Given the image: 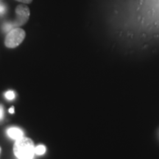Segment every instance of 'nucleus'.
Segmentation results:
<instances>
[{
  "label": "nucleus",
  "instance_id": "nucleus-1",
  "mask_svg": "<svg viewBox=\"0 0 159 159\" xmlns=\"http://www.w3.org/2000/svg\"><path fill=\"white\" fill-rule=\"evenodd\" d=\"M13 152L18 159H33L35 147L32 139L23 137L16 142Z\"/></svg>",
  "mask_w": 159,
  "mask_h": 159
},
{
  "label": "nucleus",
  "instance_id": "nucleus-2",
  "mask_svg": "<svg viewBox=\"0 0 159 159\" xmlns=\"http://www.w3.org/2000/svg\"><path fill=\"white\" fill-rule=\"evenodd\" d=\"M25 35V32L24 30L16 27L7 33L5 41V46L8 48H15L24 41Z\"/></svg>",
  "mask_w": 159,
  "mask_h": 159
},
{
  "label": "nucleus",
  "instance_id": "nucleus-3",
  "mask_svg": "<svg viewBox=\"0 0 159 159\" xmlns=\"http://www.w3.org/2000/svg\"><path fill=\"white\" fill-rule=\"evenodd\" d=\"M16 13L17 19L13 22H11L15 28L27 22L30 16V9L25 5H19L16 9Z\"/></svg>",
  "mask_w": 159,
  "mask_h": 159
},
{
  "label": "nucleus",
  "instance_id": "nucleus-4",
  "mask_svg": "<svg viewBox=\"0 0 159 159\" xmlns=\"http://www.w3.org/2000/svg\"><path fill=\"white\" fill-rule=\"evenodd\" d=\"M7 134L8 135L10 138L14 139L16 141L19 140V139L24 137L23 131L19 128H16V127H12V128L7 129Z\"/></svg>",
  "mask_w": 159,
  "mask_h": 159
},
{
  "label": "nucleus",
  "instance_id": "nucleus-5",
  "mask_svg": "<svg viewBox=\"0 0 159 159\" xmlns=\"http://www.w3.org/2000/svg\"><path fill=\"white\" fill-rule=\"evenodd\" d=\"M46 152V148L43 145H39L35 148V154L38 156H42Z\"/></svg>",
  "mask_w": 159,
  "mask_h": 159
},
{
  "label": "nucleus",
  "instance_id": "nucleus-6",
  "mask_svg": "<svg viewBox=\"0 0 159 159\" xmlns=\"http://www.w3.org/2000/svg\"><path fill=\"white\" fill-rule=\"evenodd\" d=\"M15 27H13V25H12L11 22L10 23H6L3 26V30L6 32V33H9L10 31L12 30L13 29H14Z\"/></svg>",
  "mask_w": 159,
  "mask_h": 159
},
{
  "label": "nucleus",
  "instance_id": "nucleus-7",
  "mask_svg": "<svg viewBox=\"0 0 159 159\" xmlns=\"http://www.w3.org/2000/svg\"><path fill=\"white\" fill-rule=\"evenodd\" d=\"M6 99H8V100H12L15 98V94L13 91H8L6 92L5 94Z\"/></svg>",
  "mask_w": 159,
  "mask_h": 159
},
{
  "label": "nucleus",
  "instance_id": "nucleus-8",
  "mask_svg": "<svg viewBox=\"0 0 159 159\" xmlns=\"http://www.w3.org/2000/svg\"><path fill=\"white\" fill-rule=\"evenodd\" d=\"M5 11H6V7H5V5H1V4H0V15L5 13Z\"/></svg>",
  "mask_w": 159,
  "mask_h": 159
},
{
  "label": "nucleus",
  "instance_id": "nucleus-9",
  "mask_svg": "<svg viewBox=\"0 0 159 159\" xmlns=\"http://www.w3.org/2000/svg\"><path fill=\"white\" fill-rule=\"evenodd\" d=\"M4 117V110L2 105H0V120L3 119Z\"/></svg>",
  "mask_w": 159,
  "mask_h": 159
},
{
  "label": "nucleus",
  "instance_id": "nucleus-10",
  "mask_svg": "<svg viewBox=\"0 0 159 159\" xmlns=\"http://www.w3.org/2000/svg\"><path fill=\"white\" fill-rule=\"evenodd\" d=\"M17 1H19V2H21L23 3H30L32 2V0H17Z\"/></svg>",
  "mask_w": 159,
  "mask_h": 159
},
{
  "label": "nucleus",
  "instance_id": "nucleus-11",
  "mask_svg": "<svg viewBox=\"0 0 159 159\" xmlns=\"http://www.w3.org/2000/svg\"><path fill=\"white\" fill-rule=\"evenodd\" d=\"M10 114H13L14 113V107H11V108L9 109Z\"/></svg>",
  "mask_w": 159,
  "mask_h": 159
},
{
  "label": "nucleus",
  "instance_id": "nucleus-12",
  "mask_svg": "<svg viewBox=\"0 0 159 159\" xmlns=\"http://www.w3.org/2000/svg\"></svg>",
  "mask_w": 159,
  "mask_h": 159
}]
</instances>
